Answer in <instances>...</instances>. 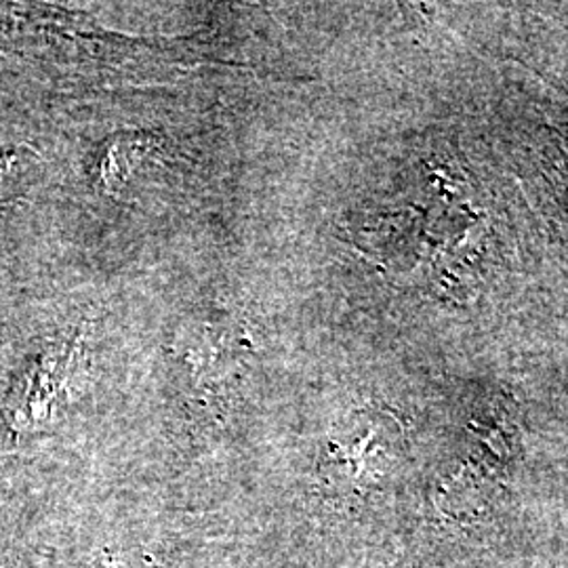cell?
I'll return each mask as SVG.
<instances>
[{"instance_id":"1","label":"cell","mask_w":568,"mask_h":568,"mask_svg":"<svg viewBox=\"0 0 568 568\" xmlns=\"http://www.w3.org/2000/svg\"><path fill=\"white\" fill-rule=\"evenodd\" d=\"M79 349V339L53 345L37 358L34 366L23 375L21 382L20 410L21 419H37V406H42V417L47 415L44 408L55 400V392H60L68 371L74 363Z\"/></svg>"},{"instance_id":"2","label":"cell","mask_w":568,"mask_h":568,"mask_svg":"<svg viewBox=\"0 0 568 568\" xmlns=\"http://www.w3.org/2000/svg\"><path fill=\"white\" fill-rule=\"evenodd\" d=\"M201 328L203 333L196 339H190L185 352V358L194 366L196 375H213L230 365V361H234L239 354H243L244 339L227 323H204Z\"/></svg>"},{"instance_id":"3","label":"cell","mask_w":568,"mask_h":568,"mask_svg":"<svg viewBox=\"0 0 568 568\" xmlns=\"http://www.w3.org/2000/svg\"><path fill=\"white\" fill-rule=\"evenodd\" d=\"M84 568H150L145 565V558L140 560H131L126 554H119V551H103L100 556L91 558L89 565Z\"/></svg>"}]
</instances>
